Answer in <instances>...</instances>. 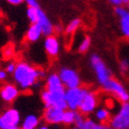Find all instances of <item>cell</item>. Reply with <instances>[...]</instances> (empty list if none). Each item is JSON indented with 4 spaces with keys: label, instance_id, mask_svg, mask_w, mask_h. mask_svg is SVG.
I'll list each match as a JSON object with an SVG mask.
<instances>
[{
    "label": "cell",
    "instance_id": "6da1fadb",
    "mask_svg": "<svg viewBox=\"0 0 129 129\" xmlns=\"http://www.w3.org/2000/svg\"><path fill=\"white\" fill-rule=\"evenodd\" d=\"M13 76L16 84L22 90H28L40 80L39 69L23 61L17 63L16 70Z\"/></svg>",
    "mask_w": 129,
    "mask_h": 129
},
{
    "label": "cell",
    "instance_id": "7a4b0ae2",
    "mask_svg": "<svg viewBox=\"0 0 129 129\" xmlns=\"http://www.w3.org/2000/svg\"><path fill=\"white\" fill-rule=\"evenodd\" d=\"M90 64L95 74L96 80L100 83L101 86H104L108 81L112 79V74L110 69L107 67L105 62L103 61L98 55H92L90 58Z\"/></svg>",
    "mask_w": 129,
    "mask_h": 129
},
{
    "label": "cell",
    "instance_id": "3957f363",
    "mask_svg": "<svg viewBox=\"0 0 129 129\" xmlns=\"http://www.w3.org/2000/svg\"><path fill=\"white\" fill-rule=\"evenodd\" d=\"M88 89L83 87H77L72 89H66L65 91V101L67 104V109L73 111L79 110L82 104V101L84 99L85 94L87 93Z\"/></svg>",
    "mask_w": 129,
    "mask_h": 129
},
{
    "label": "cell",
    "instance_id": "277c9868",
    "mask_svg": "<svg viewBox=\"0 0 129 129\" xmlns=\"http://www.w3.org/2000/svg\"><path fill=\"white\" fill-rule=\"evenodd\" d=\"M20 124V113L15 108H9L0 114V129H18Z\"/></svg>",
    "mask_w": 129,
    "mask_h": 129
},
{
    "label": "cell",
    "instance_id": "5b68a950",
    "mask_svg": "<svg viewBox=\"0 0 129 129\" xmlns=\"http://www.w3.org/2000/svg\"><path fill=\"white\" fill-rule=\"evenodd\" d=\"M109 126L113 129H129V102L121 105L119 111L109 121Z\"/></svg>",
    "mask_w": 129,
    "mask_h": 129
},
{
    "label": "cell",
    "instance_id": "8992f818",
    "mask_svg": "<svg viewBox=\"0 0 129 129\" xmlns=\"http://www.w3.org/2000/svg\"><path fill=\"white\" fill-rule=\"evenodd\" d=\"M41 99L44 103L45 108L47 107H58L63 110L67 109V104L65 101V93H54L44 89L41 92Z\"/></svg>",
    "mask_w": 129,
    "mask_h": 129
},
{
    "label": "cell",
    "instance_id": "52a82bcc",
    "mask_svg": "<svg viewBox=\"0 0 129 129\" xmlns=\"http://www.w3.org/2000/svg\"><path fill=\"white\" fill-rule=\"evenodd\" d=\"M102 88L105 90L106 92L113 94L118 100L121 102L126 103L129 102V92L126 90L124 85L121 82H119L115 79H111L110 81H108L104 86H102Z\"/></svg>",
    "mask_w": 129,
    "mask_h": 129
},
{
    "label": "cell",
    "instance_id": "ba28073f",
    "mask_svg": "<svg viewBox=\"0 0 129 129\" xmlns=\"http://www.w3.org/2000/svg\"><path fill=\"white\" fill-rule=\"evenodd\" d=\"M60 79L63 83L64 87L66 89H72L80 87L81 85V79L79 74L75 69L69 67H62L59 72Z\"/></svg>",
    "mask_w": 129,
    "mask_h": 129
},
{
    "label": "cell",
    "instance_id": "9c48e42d",
    "mask_svg": "<svg viewBox=\"0 0 129 129\" xmlns=\"http://www.w3.org/2000/svg\"><path fill=\"white\" fill-rule=\"evenodd\" d=\"M96 106H98V95L94 91L88 90L82 101V104L79 108V112L83 115L90 114L96 110Z\"/></svg>",
    "mask_w": 129,
    "mask_h": 129
},
{
    "label": "cell",
    "instance_id": "30bf717a",
    "mask_svg": "<svg viewBox=\"0 0 129 129\" xmlns=\"http://www.w3.org/2000/svg\"><path fill=\"white\" fill-rule=\"evenodd\" d=\"M64 112H65V110H63L61 108L47 107V108H45V110H44L43 118H44V121L48 124H51V125L61 124V123H63Z\"/></svg>",
    "mask_w": 129,
    "mask_h": 129
},
{
    "label": "cell",
    "instance_id": "8fae6325",
    "mask_svg": "<svg viewBox=\"0 0 129 129\" xmlns=\"http://www.w3.org/2000/svg\"><path fill=\"white\" fill-rule=\"evenodd\" d=\"M46 90L54 93H65L66 88L64 87L59 74L53 73L46 78Z\"/></svg>",
    "mask_w": 129,
    "mask_h": 129
},
{
    "label": "cell",
    "instance_id": "7c38bea8",
    "mask_svg": "<svg viewBox=\"0 0 129 129\" xmlns=\"http://www.w3.org/2000/svg\"><path fill=\"white\" fill-rule=\"evenodd\" d=\"M37 24L41 27L42 30V34L45 37H49V36H53L55 33V26L54 24L51 23L50 19L47 17V15L40 9L39 12V19H38V22Z\"/></svg>",
    "mask_w": 129,
    "mask_h": 129
},
{
    "label": "cell",
    "instance_id": "4fadbf2b",
    "mask_svg": "<svg viewBox=\"0 0 129 129\" xmlns=\"http://www.w3.org/2000/svg\"><path fill=\"white\" fill-rule=\"evenodd\" d=\"M44 48L45 51L47 53L48 56L50 57H57L59 55L60 51V42L58 37H56L55 35L46 37L44 40Z\"/></svg>",
    "mask_w": 129,
    "mask_h": 129
},
{
    "label": "cell",
    "instance_id": "5bb4252c",
    "mask_svg": "<svg viewBox=\"0 0 129 129\" xmlns=\"http://www.w3.org/2000/svg\"><path fill=\"white\" fill-rule=\"evenodd\" d=\"M19 95V88L13 84H6L0 89V96L4 102L12 103Z\"/></svg>",
    "mask_w": 129,
    "mask_h": 129
},
{
    "label": "cell",
    "instance_id": "9a60e30c",
    "mask_svg": "<svg viewBox=\"0 0 129 129\" xmlns=\"http://www.w3.org/2000/svg\"><path fill=\"white\" fill-rule=\"evenodd\" d=\"M42 30H41V27L38 25L37 23L36 24H30V26L28 27L27 31H26V40L28 42H37L38 40L40 39L42 37Z\"/></svg>",
    "mask_w": 129,
    "mask_h": 129
},
{
    "label": "cell",
    "instance_id": "2e32d148",
    "mask_svg": "<svg viewBox=\"0 0 129 129\" xmlns=\"http://www.w3.org/2000/svg\"><path fill=\"white\" fill-rule=\"evenodd\" d=\"M94 118L101 125H105V123L110 121V110L106 107H100L94 111Z\"/></svg>",
    "mask_w": 129,
    "mask_h": 129
},
{
    "label": "cell",
    "instance_id": "e0dca14e",
    "mask_svg": "<svg viewBox=\"0 0 129 129\" xmlns=\"http://www.w3.org/2000/svg\"><path fill=\"white\" fill-rule=\"evenodd\" d=\"M39 118L35 114H28L24 118L21 123L22 129H38L39 127Z\"/></svg>",
    "mask_w": 129,
    "mask_h": 129
},
{
    "label": "cell",
    "instance_id": "ac0fdd59",
    "mask_svg": "<svg viewBox=\"0 0 129 129\" xmlns=\"http://www.w3.org/2000/svg\"><path fill=\"white\" fill-rule=\"evenodd\" d=\"M120 29L124 38L129 40V12L124 17L120 18Z\"/></svg>",
    "mask_w": 129,
    "mask_h": 129
},
{
    "label": "cell",
    "instance_id": "d6986e66",
    "mask_svg": "<svg viewBox=\"0 0 129 129\" xmlns=\"http://www.w3.org/2000/svg\"><path fill=\"white\" fill-rule=\"evenodd\" d=\"M80 25H81V19L80 18L73 19V20L67 24V26L65 27V33L67 35H73L75 31L80 27Z\"/></svg>",
    "mask_w": 129,
    "mask_h": 129
},
{
    "label": "cell",
    "instance_id": "ffe728a7",
    "mask_svg": "<svg viewBox=\"0 0 129 129\" xmlns=\"http://www.w3.org/2000/svg\"><path fill=\"white\" fill-rule=\"evenodd\" d=\"M39 12H40V8L39 9L27 8V10H26V16H27L28 20L30 21L31 24H36L38 22V19H39Z\"/></svg>",
    "mask_w": 129,
    "mask_h": 129
},
{
    "label": "cell",
    "instance_id": "44dd1931",
    "mask_svg": "<svg viewBox=\"0 0 129 129\" xmlns=\"http://www.w3.org/2000/svg\"><path fill=\"white\" fill-rule=\"evenodd\" d=\"M76 114H77V111H73V110H69V109H66L65 112H64L63 124H65V125H72V124H75Z\"/></svg>",
    "mask_w": 129,
    "mask_h": 129
},
{
    "label": "cell",
    "instance_id": "7402d4cb",
    "mask_svg": "<svg viewBox=\"0 0 129 129\" xmlns=\"http://www.w3.org/2000/svg\"><path fill=\"white\" fill-rule=\"evenodd\" d=\"M90 45H91V40H90V37L89 36H85L84 38L82 39V41L80 42L79 46H78V51L80 54H84L89 49Z\"/></svg>",
    "mask_w": 129,
    "mask_h": 129
},
{
    "label": "cell",
    "instance_id": "603a6c76",
    "mask_svg": "<svg viewBox=\"0 0 129 129\" xmlns=\"http://www.w3.org/2000/svg\"><path fill=\"white\" fill-rule=\"evenodd\" d=\"M101 124H99L98 122H95L92 119H86L84 125H83L82 129H101Z\"/></svg>",
    "mask_w": 129,
    "mask_h": 129
},
{
    "label": "cell",
    "instance_id": "cb8c5ba5",
    "mask_svg": "<svg viewBox=\"0 0 129 129\" xmlns=\"http://www.w3.org/2000/svg\"><path fill=\"white\" fill-rule=\"evenodd\" d=\"M85 121H86L85 115H83L82 113H80V112L77 111L76 120H75V125H76V127H78L79 129H82V128H83V125H84V123H85Z\"/></svg>",
    "mask_w": 129,
    "mask_h": 129
},
{
    "label": "cell",
    "instance_id": "d4e9b609",
    "mask_svg": "<svg viewBox=\"0 0 129 129\" xmlns=\"http://www.w3.org/2000/svg\"><path fill=\"white\" fill-rule=\"evenodd\" d=\"M128 12H129V10H128L127 8H125V6H117V8L114 9V13H115V15H117L119 18L124 17Z\"/></svg>",
    "mask_w": 129,
    "mask_h": 129
},
{
    "label": "cell",
    "instance_id": "484cf974",
    "mask_svg": "<svg viewBox=\"0 0 129 129\" xmlns=\"http://www.w3.org/2000/svg\"><path fill=\"white\" fill-rule=\"evenodd\" d=\"M120 69L122 73H127L129 70V60L128 59H122L120 62Z\"/></svg>",
    "mask_w": 129,
    "mask_h": 129
},
{
    "label": "cell",
    "instance_id": "4316f807",
    "mask_svg": "<svg viewBox=\"0 0 129 129\" xmlns=\"http://www.w3.org/2000/svg\"><path fill=\"white\" fill-rule=\"evenodd\" d=\"M109 2H110L112 5H114L115 8H117V6H124V5L129 4L128 0H110Z\"/></svg>",
    "mask_w": 129,
    "mask_h": 129
},
{
    "label": "cell",
    "instance_id": "83f0119b",
    "mask_svg": "<svg viewBox=\"0 0 129 129\" xmlns=\"http://www.w3.org/2000/svg\"><path fill=\"white\" fill-rule=\"evenodd\" d=\"M3 55L5 58H11L14 55V47H13L12 45H8L3 50Z\"/></svg>",
    "mask_w": 129,
    "mask_h": 129
},
{
    "label": "cell",
    "instance_id": "f1b7e54d",
    "mask_svg": "<svg viewBox=\"0 0 129 129\" xmlns=\"http://www.w3.org/2000/svg\"><path fill=\"white\" fill-rule=\"evenodd\" d=\"M16 67H17V64H16V63L10 62V63L8 64V66H6L5 72L8 73V74H14L15 70H16Z\"/></svg>",
    "mask_w": 129,
    "mask_h": 129
},
{
    "label": "cell",
    "instance_id": "f546056e",
    "mask_svg": "<svg viewBox=\"0 0 129 129\" xmlns=\"http://www.w3.org/2000/svg\"><path fill=\"white\" fill-rule=\"evenodd\" d=\"M26 4L28 8H34V9H39V3L36 0H26Z\"/></svg>",
    "mask_w": 129,
    "mask_h": 129
},
{
    "label": "cell",
    "instance_id": "4dcf8cb0",
    "mask_svg": "<svg viewBox=\"0 0 129 129\" xmlns=\"http://www.w3.org/2000/svg\"><path fill=\"white\" fill-rule=\"evenodd\" d=\"M8 78V73L5 70H0V81H4Z\"/></svg>",
    "mask_w": 129,
    "mask_h": 129
},
{
    "label": "cell",
    "instance_id": "1f68e13d",
    "mask_svg": "<svg viewBox=\"0 0 129 129\" xmlns=\"http://www.w3.org/2000/svg\"><path fill=\"white\" fill-rule=\"evenodd\" d=\"M8 2L11 4H14V5H19L22 3V0H9Z\"/></svg>",
    "mask_w": 129,
    "mask_h": 129
},
{
    "label": "cell",
    "instance_id": "d6a6232c",
    "mask_svg": "<svg viewBox=\"0 0 129 129\" xmlns=\"http://www.w3.org/2000/svg\"><path fill=\"white\" fill-rule=\"evenodd\" d=\"M101 129H113V128H112L111 126H109V125H106V124H105V125H102V126H101Z\"/></svg>",
    "mask_w": 129,
    "mask_h": 129
},
{
    "label": "cell",
    "instance_id": "836d02e7",
    "mask_svg": "<svg viewBox=\"0 0 129 129\" xmlns=\"http://www.w3.org/2000/svg\"><path fill=\"white\" fill-rule=\"evenodd\" d=\"M55 31H58V33H60V31H62V27L60 26V25H58V26L55 27Z\"/></svg>",
    "mask_w": 129,
    "mask_h": 129
},
{
    "label": "cell",
    "instance_id": "e575fe53",
    "mask_svg": "<svg viewBox=\"0 0 129 129\" xmlns=\"http://www.w3.org/2000/svg\"><path fill=\"white\" fill-rule=\"evenodd\" d=\"M38 129H48V127L46 125H41V126L38 127Z\"/></svg>",
    "mask_w": 129,
    "mask_h": 129
},
{
    "label": "cell",
    "instance_id": "d590c367",
    "mask_svg": "<svg viewBox=\"0 0 129 129\" xmlns=\"http://www.w3.org/2000/svg\"><path fill=\"white\" fill-rule=\"evenodd\" d=\"M73 129H79V128H78V127H76V126H75V127H74Z\"/></svg>",
    "mask_w": 129,
    "mask_h": 129
},
{
    "label": "cell",
    "instance_id": "8d00e7d4",
    "mask_svg": "<svg viewBox=\"0 0 129 129\" xmlns=\"http://www.w3.org/2000/svg\"><path fill=\"white\" fill-rule=\"evenodd\" d=\"M18 129H22V128H21V127H20V128H18Z\"/></svg>",
    "mask_w": 129,
    "mask_h": 129
}]
</instances>
